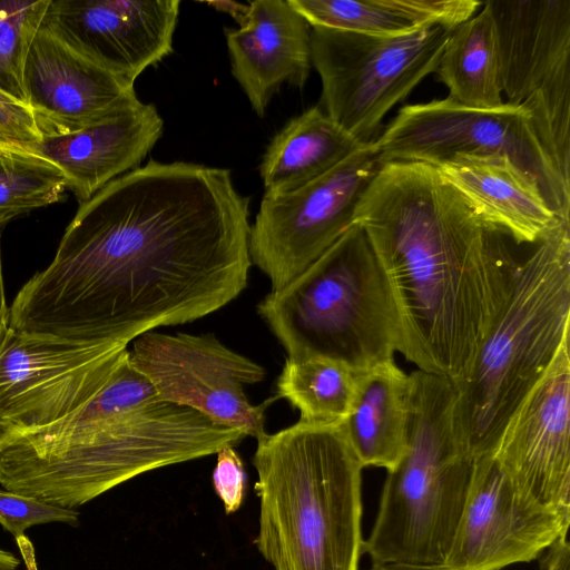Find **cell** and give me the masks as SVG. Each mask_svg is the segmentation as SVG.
I'll return each instance as SVG.
<instances>
[{"instance_id": "cell-10", "label": "cell", "mask_w": 570, "mask_h": 570, "mask_svg": "<svg viewBox=\"0 0 570 570\" xmlns=\"http://www.w3.org/2000/svg\"><path fill=\"white\" fill-rule=\"evenodd\" d=\"M507 104L523 108L570 184V0H488Z\"/></svg>"}, {"instance_id": "cell-17", "label": "cell", "mask_w": 570, "mask_h": 570, "mask_svg": "<svg viewBox=\"0 0 570 570\" xmlns=\"http://www.w3.org/2000/svg\"><path fill=\"white\" fill-rule=\"evenodd\" d=\"M23 88L42 136L80 130L139 101L134 82L81 57L43 26L26 59Z\"/></svg>"}, {"instance_id": "cell-13", "label": "cell", "mask_w": 570, "mask_h": 570, "mask_svg": "<svg viewBox=\"0 0 570 570\" xmlns=\"http://www.w3.org/2000/svg\"><path fill=\"white\" fill-rule=\"evenodd\" d=\"M129 355L163 401L189 407L256 440L266 434L264 413L278 397L253 405L244 392V385L264 380V367L226 347L213 334L150 331L135 338Z\"/></svg>"}, {"instance_id": "cell-21", "label": "cell", "mask_w": 570, "mask_h": 570, "mask_svg": "<svg viewBox=\"0 0 570 570\" xmlns=\"http://www.w3.org/2000/svg\"><path fill=\"white\" fill-rule=\"evenodd\" d=\"M411 380L394 360L357 375L355 393L341 422L364 466L394 469L406 451Z\"/></svg>"}, {"instance_id": "cell-12", "label": "cell", "mask_w": 570, "mask_h": 570, "mask_svg": "<svg viewBox=\"0 0 570 570\" xmlns=\"http://www.w3.org/2000/svg\"><path fill=\"white\" fill-rule=\"evenodd\" d=\"M10 328L0 350V433L51 424L98 393L127 353Z\"/></svg>"}, {"instance_id": "cell-26", "label": "cell", "mask_w": 570, "mask_h": 570, "mask_svg": "<svg viewBox=\"0 0 570 570\" xmlns=\"http://www.w3.org/2000/svg\"><path fill=\"white\" fill-rule=\"evenodd\" d=\"M309 27L395 36L419 26L401 0H287Z\"/></svg>"}, {"instance_id": "cell-7", "label": "cell", "mask_w": 570, "mask_h": 570, "mask_svg": "<svg viewBox=\"0 0 570 570\" xmlns=\"http://www.w3.org/2000/svg\"><path fill=\"white\" fill-rule=\"evenodd\" d=\"M410 380L406 451L387 471L363 550L372 561L444 564L474 459L456 435L453 384L420 370Z\"/></svg>"}, {"instance_id": "cell-24", "label": "cell", "mask_w": 570, "mask_h": 570, "mask_svg": "<svg viewBox=\"0 0 570 570\" xmlns=\"http://www.w3.org/2000/svg\"><path fill=\"white\" fill-rule=\"evenodd\" d=\"M358 373L327 358H287L277 377L276 396L299 411L298 421L341 423L350 411Z\"/></svg>"}, {"instance_id": "cell-15", "label": "cell", "mask_w": 570, "mask_h": 570, "mask_svg": "<svg viewBox=\"0 0 570 570\" xmlns=\"http://www.w3.org/2000/svg\"><path fill=\"white\" fill-rule=\"evenodd\" d=\"M492 455L522 494L570 511L569 338L512 412Z\"/></svg>"}, {"instance_id": "cell-29", "label": "cell", "mask_w": 570, "mask_h": 570, "mask_svg": "<svg viewBox=\"0 0 570 570\" xmlns=\"http://www.w3.org/2000/svg\"><path fill=\"white\" fill-rule=\"evenodd\" d=\"M41 139L29 106L0 90V149L36 153Z\"/></svg>"}, {"instance_id": "cell-14", "label": "cell", "mask_w": 570, "mask_h": 570, "mask_svg": "<svg viewBox=\"0 0 570 570\" xmlns=\"http://www.w3.org/2000/svg\"><path fill=\"white\" fill-rule=\"evenodd\" d=\"M570 511L522 494L492 454L474 459L462 514L444 564L452 570H501L529 562L568 534Z\"/></svg>"}, {"instance_id": "cell-9", "label": "cell", "mask_w": 570, "mask_h": 570, "mask_svg": "<svg viewBox=\"0 0 570 570\" xmlns=\"http://www.w3.org/2000/svg\"><path fill=\"white\" fill-rule=\"evenodd\" d=\"M373 146L382 163L436 167L459 158H507L538 184L559 218L570 220V184L556 169L521 107L504 101L478 109L448 98L406 105Z\"/></svg>"}, {"instance_id": "cell-5", "label": "cell", "mask_w": 570, "mask_h": 570, "mask_svg": "<svg viewBox=\"0 0 570 570\" xmlns=\"http://www.w3.org/2000/svg\"><path fill=\"white\" fill-rule=\"evenodd\" d=\"M570 220L519 262L507 302L466 376L454 386V424L473 459L492 454L512 412L569 338Z\"/></svg>"}, {"instance_id": "cell-30", "label": "cell", "mask_w": 570, "mask_h": 570, "mask_svg": "<svg viewBox=\"0 0 570 570\" xmlns=\"http://www.w3.org/2000/svg\"><path fill=\"white\" fill-rule=\"evenodd\" d=\"M213 471V485L223 501L226 514L236 512L242 505L247 488V475L234 446L218 451Z\"/></svg>"}, {"instance_id": "cell-11", "label": "cell", "mask_w": 570, "mask_h": 570, "mask_svg": "<svg viewBox=\"0 0 570 570\" xmlns=\"http://www.w3.org/2000/svg\"><path fill=\"white\" fill-rule=\"evenodd\" d=\"M381 165L372 141L297 189L264 194L248 248L272 291L303 273L354 224L361 197Z\"/></svg>"}, {"instance_id": "cell-27", "label": "cell", "mask_w": 570, "mask_h": 570, "mask_svg": "<svg viewBox=\"0 0 570 570\" xmlns=\"http://www.w3.org/2000/svg\"><path fill=\"white\" fill-rule=\"evenodd\" d=\"M49 4L50 0H0V90L24 104L26 59Z\"/></svg>"}, {"instance_id": "cell-25", "label": "cell", "mask_w": 570, "mask_h": 570, "mask_svg": "<svg viewBox=\"0 0 570 570\" xmlns=\"http://www.w3.org/2000/svg\"><path fill=\"white\" fill-rule=\"evenodd\" d=\"M67 184L60 169L30 151L0 149V226L62 198Z\"/></svg>"}, {"instance_id": "cell-33", "label": "cell", "mask_w": 570, "mask_h": 570, "mask_svg": "<svg viewBox=\"0 0 570 570\" xmlns=\"http://www.w3.org/2000/svg\"><path fill=\"white\" fill-rule=\"evenodd\" d=\"M370 570H452L445 564L411 563L400 561H373Z\"/></svg>"}, {"instance_id": "cell-6", "label": "cell", "mask_w": 570, "mask_h": 570, "mask_svg": "<svg viewBox=\"0 0 570 570\" xmlns=\"http://www.w3.org/2000/svg\"><path fill=\"white\" fill-rule=\"evenodd\" d=\"M257 312L293 361L327 358L363 372L399 351L392 293L356 223L303 273L271 291Z\"/></svg>"}, {"instance_id": "cell-18", "label": "cell", "mask_w": 570, "mask_h": 570, "mask_svg": "<svg viewBox=\"0 0 570 570\" xmlns=\"http://www.w3.org/2000/svg\"><path fill=\"white\" fill-rule=\"evenodd\" d=\"M164 132L157 107L137 101L65 134L42 136L36 154L55 164L79 203L138 168Z\"/></svg>"}, {"instance_id": "cell-23", "label": "cell", "mask_w": 570, "mask_h": 570, "mask_svg": "<svg viewBox=\"0 0 570 570\" xmlns=\"http://www.w3.org/2000/svg\"><path fill=\"white\" fill-rule=\"evenodd\" d=\"M455 27L443 49L439 80L448 99L471 108L492 109L504 104L497 31L489 7Z\"/></svg>"}, {"instance_id": "cell-34", "label": "cell", "mask_w": 570, "mask_h": 570, "mask_svg": "<svg viewBox=\"0 0 570 570\" xmlns=\"http://www.w3.org/2000/svg\"><path fill=\"white\" fill-rule=\"evenodd\" d=\"M10 331L9 308L6 303L4 287L2 278L1 254H0V350Z\"/></svg>"}, {"instance_id": "cell-3", "label": "cell", "mask_w": 570, "mask_h": 570, "mask_svg": "<svg viewBox=\"0 0 570 570\" xmlns=\"http://www.w3.org/2000/svg\"><path fill=\"white\" fill-rule=\"evenodd\" d=\"M246 436L163 401L128 350L107 384L68 415L0 433V484L75 509L141 473L216 454Z\"/></svg>"}, {"instance_id": "cell-22", "label": "cell", "mask_w": 570, "mask_h": 570, "mask_svg": "<svg viewBox=\"0 0 570 570\" xmlns=\"http://www.w3.org/2000/svg\"><path fill=\"white\" fill-rule=\"evenodd\" d=\"M364 145L320 106L291 118L271 139L258 170L265 194H284L324 175Z\"/></svg>"}, {"instance_id": "cell-28", "label": "cell", "mask_w": 570, "mask_h": 570, "mask_svg": "<svg viewBox=\"0 0 570 570\" xmlns=\"http://www.w3.org/2000/svg\"><path fill=\"white\" fill-rule=\"evenodd\" d=\"M79 512L75 509L61 508L8 490H0V524L21 542L24 531L32 525L63 522L70 525L78 523Z\"/></svg>"}, {"instance_id": "cell-4", "label": "cell", "mask_w": 570, "mask_h": 570, "mask_svg": "<svg viewBox=\"0 0 570 570\" xmlns=\"http://www.w3.org/2000/svg\"><path fill=\"white\" fill-rule=\"evenodd\" d=\"M259 528L274 570H358L362 469L341 423L298 421L257 439Z\"/></svg>"}, {"instance_id": "cell-32", "label": "cell", "mask_w": 570, "mask_h": 570, "mask_svg": "<svg viewBox=\"0 0 570 570\" xmlns=\"http://www.w3.org/2000/svg\"><path fill=\"white\" fill-rule=\"evenodd\" d=\"M207 3L218 11L228 13L234 20H236L239 28L246 26L249 12V4H244L236 1H209Z\"/></svg>"}, {"instance_id": "cell-8", "label": "cell", "mask_w": 570, "mask_h": 570, "mask_svg": "<svg viewBox=\"0 0 570 570\" xmlns=\"http://www.w3.org/2000/svg\"><path fill=\"white\" fill-rule=\"evenodd\" d=\"M453 29L429 24L395 36L311 27V59L322 82L323 111L363 144L386 114L430 73Z\"/></svg>"}, {"instance_id": "cell-2", "label": "cell", "mask_w": 570, "mask_h": 570, "mask_svg": "<svg viewBox=\"0 0 570 570\" xmlns=\"http://www.w3.org/2000/svg\"><path fill=\"white\" fill-rule=\"evenodd\" d=\"M389 283L399 351L458 385L502 311L519 265L435 166L385 161L356 207Z\"/></svg>"}, {"instance_id": "cell-19", "label": "cell", "mask_w": 570, "mask_h": 570, "mask_svg": "<svg viewBox=\"0 0 570 570\" xmlns=\"http://www.w3.org/2000/svg\"><path fill=\"white\" fill-rule=\"evenodd\" d=\"M245 27L225 29L235 80L263 118L283 83L303 89L311 71V27L287 0H254Z\"/></svg>"}, {"instance_id": "cell-1", "label": "cell", "mask_w": 570, "mask_h": 570, "mask_svg": "<svg viewBox=\"0 0 570 570\" xmlns=\"http://www.w3.org/2000/svg\"><path fill=\"white\" fill-rule=\"evenodd\" d=\"M249 202L229 169L149 160L80 204L14 297L10 328L128 345L218 311L247 285Z\"/></svg>"}, {"instance_id": "cell-31", "label": "cell", "mask_w": 570, "mask_h": 570, "mask_svg": "<svg viewBox=\"0 0 570 570\" xmlns=\"http://www.w3.org/2000/svg\"><path fill=\"white\" fill-rule=\"evenodd\" d=\"M544 552L540 561V570H570L568 534L561 535Z\"/></svg>"}, {"instance_id": "cell-16", "label": "cell", "mask_w": 570, "mask_h": 570, "mask_svg": "<svg viewBox=\"0 0 570 570\" xmlns=\"http://www.w3.org/2000/svg\"><path fill=\"white\" fill-rule=\"evenodd\" d=\"M179 0H50L42 26L81 57L135 82L173 51Z\"/></svg>"}, {"instance_id": "cell-20", "label": "cell", "mask_w": 570, "mask_h": 570, "mask_svg": "<svg viewBox=\"0 0 570 570\" xmlns=\"http://www.w3.org/2000/svg\"><path fill=\"white\" fill-rule=\"evenodd\" d=\"M436 168L479 218L517 244L538 243L561 220L538 184L507 158H459Z\"/></svg>"}]
</instances>
